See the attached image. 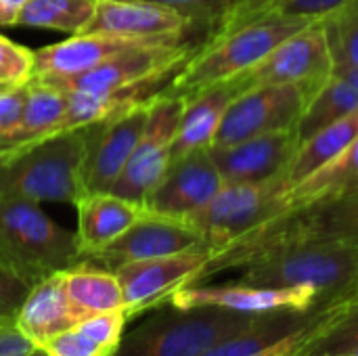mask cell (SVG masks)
Returning a JSON list of instances; mask_svg holds the SVG:
<instances>
[{
    "label": "cell",
    "mask_w": 358,
    "mask_h": 356,
    "mask_svg": "<svg viewBox=\"0 0 358 356\" xmlns=\"http://www.w3.org/2000/svg\"><path fill=\"white\" fill-rule=\"evenodd\" d=\"M348 0H245L231 10L220 25L208 36H224L245 23L260 19H308L321 21ZM206 38V40H208Z\"/></svg>",
    "instance_id": "cell-29"
},
{
    "label": "cell",
    "mask_w": 358,
    "mask_h": 356,
    "mask_svg": "<svg viewBox=\"0 0 358 356\" xmlns=\"http://www.w3.org/2000/svg\"><path fill=\"white\" fill-rule=\"evenodd\" d=\"M27 0H0V27L17 25L19 13L23 10Z\"/></svg>",
    "instance_id": "cell-38"
},
{
    "label": "cell",
    "mask_w": 358,
    "mask_h": 356,
    "mask_svg": "<svg viewBox=\"0 0 358 356\" xmlns=\"http://www.w3.org/2000/svg\"><path fill=\"white\" fill-rule=\"evenodd\" d=\"M358 136V111L329 124L327 128L319 130L304 143H300V149L289 166L287 180L289 187H298L308 176L331 164L340 153L346 151V147Z\"/></svg>",
    "instance_id": "cell-28"
},
{
    "label": "cell",
    "mask_w": 358,
    "mask_h": 356,
    "mask_svg": "<svg viewBox=\"0 0 358 356\" xmlns=\"http://www.w3.org/2000/svg\"><path fill=\"white\" fill-rule=\"evenodd\" d=\"M208 260L210 250L197 248L172 256L128 262L115 269L128 319L162 306L182 287L195 285L201 279Z\"/></svg>",
    "instance_id": "cell-11"
},
{
    "label": "cell",
    "mask_w": 358,
    "mask_h": 356,
    "mask_svg": "<svg viewBox=\"0 0 358 356\" xmlns=\"http://www.w3.org/2000/svg\"><path fill=\"white\" fill-rule=\"evenodd\" d=\"M25 356H48V353H46L44 348H38V346H36L34 350H29Z\"/></svg>",
    "instance_id": "cell-40"
},
{
    "label": "cell",
    "mask_w": 358,
    "mask_h": 356,
    "mask_svg": "<svg viewBox=\"0 0 358 356\" xmlns=\"http://www.w3.org/2000/svg\"><path fill=\"white\" fill-rule=\"evenodd\" d=\"M287 174L264 183H224V187L187 218L203 237L210 256L231 248L289 210Z\"/></svg>",
    "instance_id": "cell-6"
},
{
    "label": "cell",
    "mask_w": 358,
    "mask_h": 356,
    "mask_svg": "<svg viewBox=\"0 0 358 356\" xmlns=\"http://www.w3.org/2000/svg\"><path fill=\"white\" fill-rule=\"evenodd\" d=\"M67 105L69 97L65 90L34 76L27 82V97L17 126L6 138L0 141V155L57 134Z\"/></svg>",
    "instance_id": "cell-23"
},
{
    "label": "cell",
    "mask_w": 358,
    "mask_h": 356,
    "mask_svg": "<svg viewBox=\"0 0 358 356\" xmlns=\"http://www.w3.org/2000/svg\"><path fill=\"white\" fill-rule=\"evenodd\" d=\"M308 19H260L224 36L208 38L174 73L164 92L189 99L203 88L227 82L258 65L277 44L302 31Z\"/></svg>",
    "instance_id": "cell-4"
},
{
    "label": "cell",
    "mask_w": 358,
    "mask_h": 356,
    "mask_svg": "<svg viewBox=\"0 0 358 356\" xmlns=\"http://www.w3.org/2000/svg\"><path fill=\"white\" fill-rule=\"evenodd\" d=\"M222 187L224 180L210 155V147L195 149L170 162L168 170L149 193L145 208L153 214L187 220Z\"/></svg>",
    "instance_id": "cell-15"
},
{
    "label": "cell",
    "mask_w": 358,
    "mask_h": 356,
    "mask_svg": "<svg viewBox=\"0 0 358 356\" xmlns=\"http://www.w3.org/2000/svg\"><path fill=\"white\" fill-rule=\"evenodd\" d=\"M94 10L96 0H27L19 13L17 25L80 36L90 25Z\"/></svg>",
    "instance_id": "cell-31"
},
{
    "label": "cell",
    "mask_w": 358,
    "mask_h": 356,
    "mask_svg": "<svg viewBox=\"0 0 358 356\" xmlns=\"http://www.w3.org/2000/svg\"><path fill=\"white\" fill-rule=\"evenodd\" d=\"M4 88H8V86H6V84H0V92H2Z\"/></svg>",
    "instance_id": "cell-41"
},
{
    "label": "cell",
    "mask_w": 358,
    "mask_h": 356,
    "mask_svg": "<svg viewBox=\"0 0 358 356\" xmlns=\"http://www.w3.org/2000/svg\"><path fill=\"white\" fill-rule=\"evenodd\" d=\"M308 101L306 90L294 84L248 88L224 111L210 147H227L254 136L298 128Z\"/></svg>",
    "instance_id": "cell-9"
},
{
    "label": "cell",
    "mask_w": 358,
    "mask_h": 356,
    "mask_svg": "<svg viewBox=\"0 0 358 356\" xmlns=\"http://www.w3.org/2000/svg\"><path fill=\"white\" fill-rule=\"evenodd\" d=\"M27 97V82L8 86L0 92V141L6 138L17 126Z\"/></svg>",
    "instance_id": "cell-36"
},
{
    "label": "cell",
    "mask_w": 358,
    "mask_h": 356,
    "mask_svg": "<svg viewBox=\"0 0 358 356\" xmlns=\"http://www.w3.org/2000/svg\"><path fill=\"white\" fill-rule=\"evenodd\" d=\"M193 46L182 42H145L134 44L96 67L73 76H36L65 92H143L157 94V84L180 69L193 55ZM34 78V76H31Z\"/></svg>",
    "instance_id": "cell-7"
},
{
    "label": "cell",
    "mask_w": 358,
    "mask_h": 356,
    "mask_svg": "<svg viewBox=\"0 0 358 356\" xmlns=\"http://www.w3.org/2000/svg\"><path fill=\"white\" fill-rule=\"evenodd\" d=\"M174 308L216 306L241 315H273V313H310L319 308V298L308 287H256L248 283L229 285H187L170 298Z\"/></svg>",
    "instance_id": "cell-16"
},
{
    "label": "cell",
    "mask_w": 358,
    "mask_h": 356,
    "mask_svg": "<svg viewBox=\"0 0 358 356\" xmlns=\"http://www.w3.org/2000/svg\"><path fill=\"white\" fill-rule=\"evenodd\" d=\"M197 248H208L201 233L182 218L145 212L124 235L111 241L107 248L90 256L88 260L109 271L128 262L151 260L172 256Z\"/></svg>",
    "instance_id": "cell-14"
},
{
    "label": "cell",
    "mask_w": 358,
    "mask_h": 356,
    "mask_svg": "<svg viewBox=\"0 0 358 356\" xmlns=\"http://www.w3.org/2000/svg\"><path fill=\"white\" fill-rule=\"evenodd\" d=\"M78 245L88 260L120 235H124L145 212L147 208L124 199L115 193H92L84 195L78 204Z\"/></svg>",
    "instance_id": "cell-19"
},
{
    "label": "cell",
    "mask_w": 358,
    "mask_h": 356,
    "mask_svg": "<svg viewBox=\"0 0 358 356\" xmlns=\"http://www.w3.org/2000/svg\"><path fill=\"white\" fill-rule=\"evenodd\" d=\"M36 67V50L0 36V84L15 86L31 80Z\"/></svg>",
    "instance_id": "cell-34"
},
{
    "label": "cell",
    "mask_w": 358,
    "mask_h": 356,
    "mask_svg": "<svg viewBox=\"0 0 358 356\" xmlns=\"http://www.w3.org/2000/svg\"><path fill=\"white\" fill-rule=\"evenodd\" d=\"M334 71V59L321 21L277 44L258 65L235 76L243 90L256 86L294 84L313 99Z\"/></svg>",
    "instance_id": "cell-8"
},
{
    "label": "cell",
    "mask_w": 358,
    "mask_h": 356,
    "mask_svg": "<svg viewBox=\"0 0 358 356\" xmlns=\"http://www.w3.org/2000/svg\"><path fill=\"white\" fill-rule=\"evenodd\" d=\"M277 237L325 239L358 250V189L300 208H292L283 216L271 220L268 225L233 243L231 248Z\"/></svg>",
    "instance_id": "cell-13"
},
{
    "label": "cell",
    "mask_w": 358,
    "mask_h": 356,
    "mask_svg": "<svg viewBox=\"0 0 358 356\" xmlns=\"http://www.w3.org/2000/svg\"><path fill=\"white\" fill-rule=\"evenodd\" d=\"M90 126L65 130L0 155V197L76 206L84 197L82 164Z\"/></svg>",
    "instance_id": "cell-2"
},
{
    "label": "cell",
    "mask_w": 358,
    "mask_h": 356,
    "mask_svg": "<svg viewBox=\"0 0 358 356\" xmlns=\"http://www.w3.org/2000/svg\"><path fill=\"white\" fill-rule=\"evenodd\" d=\"M151 2H159L182 13L193 29H206L210 36L220 25V21L245 0H151Z\"/></svg>",
    "instance_id": "cell-33"
},
{
    "label": "cell",
    "mask_w": 358,
    "mask_h": 356,
    "mask_svg": "<svg viewBox=\"0 0 358 356\" xmlns=\"http://www.w3.org/2000/svg\"><path fill=\"white\" fill-rule=\"evenodd\" d=\"M145 44L105 34H80L36 50L34 76H73L96 67L120 50Z\"/></svg>",
    "instance_id": "cell-22"
},
{
    "label": "cell",
    "mask_w": 358,
    "mask_h": 356,
    "mask_svg": "<svg viewBox=\"0 0 358 356\" xmlns=\"http://www.w3.org/2000/svg\"><path fill=\"white\" fill-rule=\"evenodd\" d=\"M151 99L90 126L88 149L82 164L84 195L111 193L145 132Z\"/></svg>",
    "instance_id": "cell-12"
},
{
    "label": "cell",
    "mask_w": 358,
    "mask_h": 356,
    "mask_svg": "<svg viewBox=\"0 0 358 356\" xmlns=\"http://www.w3.org/2000/svg\"><path fill=\"white\" fill-rule=\"evenodd\" d=\"M358 189V136L331 164L289 191V210Z\"/></svg>",
    "instance_id": "cell-30"
},
{
    "label": "cell",
    "mask_w": 358,
    "mask_h": 356,
    "mask_svg": "<svg viewBox=\"0 0 358 356\" xmlns=\"http://www.w3.org/2000/svg\"><path fill=\"white\" fill-rule=\"evenodd\" d=\"M350 346H358V287L313 311L310 325L294 356H317Z\"/></svg>",
    "instance_id": "cell-24"
},
{
    "label": "cell",
    "mask_w": 358,
    "mask_h": 356,
    "mask_svg": "<svg viewBox=\"0 0 358 356\" xmlns=\"http://www.w3.org/2000/svg\"><path fill=\"white\" fill-rule=\"evenodd\" d=\"M65 294L80 319L124 311V294L115 271L84 260L63 273Z\"/></svg>",
    "instance_id": "cell-27"
},
{
    "label": "cell",
    "mask_w": 358,
    "mask_h": 356,
    "mask_svg": "<svg viewBox=\"0 0 358 356\" xmlns=\"http://www.w3.org/2000/svg\"><path fill=\"white\" fill-rule=\"evenodd\" d=\"M241 92L243 88L237 78H231L185 99V109L172 143V159L182 157L195 149H208L216 136L224 111Z\"/></svg>",
    "instance_id": "cell-20"
},
{
    "label": "cell",
    "mask_w": 358,
    "mask_h": 356,
    "mask_svg": "<svg viewBox=\"0 0 358 356\" xmlns=\"http://www.w3.org/2000/svg\"><path fill=\"white\" fill-rule=\"evenodd\" d=\"M36 346L19 332L15 319L0 321V356H25Z\"/></svg>",
    "instance_id": "cell-37"
},
{
    "label": "cell",
    "mask_w": 358,
    "mask_h": 356,
    "mask_svg": "<svg viewBox=\"0 0 358 356\" xmlns=\"http://www.w3.org/2000/svg\"><path fill=\"white\" fill-rule=\"evenodd\" d=\"M29 290L31 287L0 260V321L17 319Z\"/></svg>",
    "instance_id": "cell-35"
},
{
    "label": "cell",
    "mask_w": 358,
    "mask_h": 356,
    "mask_svg": "<svg viewBox=\"0 0 358 356\" xmlns=\"http://www.w3.org/2000/svg\"><path fill=\"white\" fill-rule=\"evenodd\" d=\"M0 260L29 287L84 262L76 231L57 225L34 199L0 197Z\"/></svg>",
    "instance_id": "cell-3"
},
{
    "label": "cell",
    "mask_w": 358,
    "mask_h": 356,
    "mask_svg": "<svg viewBox=\"0 0 358 356\" xmlns=\"http://www.w3.org/2000/svg\"><path fill=\"white\" fill-rule=\"evenodd\" d=\"M241 269V283L256 287H308L319 306L331 304L358 287V250L308 237H277L229 248L210 256L201 279Z\"/></svg>",
    "instance_id": "cell-1"
},
{
    "label": "cell",
    "mask_w": 358,
    "mask_h": 356,
    "mask_svg": "<svg viewBox=\"0 0 358 356\" xmlns=\"http://www.w3.org/2000/svg\"><path fill=\"white\" fill-rule=\"evenodd\" d=\"M334 67H358V0H348L321 19Z\"/></svg>",
    "instance_id": "cell-32"
},
{
    "label": "cell",
    "mask_w": 358,
    "mask_h": 356,
    "mask_svg": "<svg viewBox=\"0 0 358 356\" xmlns=\"http://www.w3.org/2000/svg\"><path fill=\"white\" fill-rule=\"evenodd\" d=\"M126 323L128 315L124 311L92 315L50 338L42 348L48 356H115Z\"/></svg>",
    "instance_id": "cell-25"
},
{
    "label": "cell",
    "mask_w": 358,
    "mask_h": 356,
    "mask_svg": "<svg viewBox=\"0 0 358 356\" xmlns=\"http://www.w3.org/2000/svg\"><path fill=\"white\" fill-rule=\"evenodd\" d=\"M317 356H358V346H350L344 350H334V353H323V355Z\"/></svg>",
    "instance_id": "cell-39"
},
{
    "label": "cell",
    "mask_w": 358,
    "mask_h": 356,
    "mask_svg": "<svg viewBox=\"0 0 358 356\" xmlns=\"http://www.w3.org/2000/svg\"><path fill=\"white\" fill-rule=\"evenodd\" d=\"M264 317L216 306L157 313L122 338L115 356H203L220 342L250 332Z\"/></svg>",
    "instance_id": "cell-5"
},
{
    "label": "cell",
    "mask_w": 358,
    "mask_h": 356,
    "mask_svg": "<svg viewBox=\"0 0 358 356\" xmlns=\"http://www.w3.org/2000/svg\"><path fill=\"white\" fill-rule=\"evenodd\" d=\"M298 149V128H289L227 147H210V155L224 183H264L287 174Z\"/></svg>",
    "instance_id": "cell-18"
},
{
    "label": "cell",
    "mask_w": 358,
    "mask_h": 356,
    "mask_svg": "<svg viewBox=\"0 0 358 356\" xmlns=\"http://www.w3.org/2000/svg\"><path fill=\"white\" fill-rule=\"evenodd\" d=\"M189 19L151 0H96V10L84 34H105L136 42H180Z\"/></svg>",
    "instance_id": "cell-17"
},
{
    "label": "cell",
    "mask_w": 358,
    "mask_h": 356,
    "mask_svg": "<svg viewBox=\"0 0 358 356\" xmlns=\"http://www.w3.org/2000/svg\"><path fill=\"white\" fill-rule=\"evenodd\" d=\"M15 321L19 332L38 348H42L50 338L78 325L82 319L65 294L63 273L50 275L36 283Z\"/></svg>",
    "instance_id": "cell-21"
},
{
    "label": "cell",
    "mask_w": 358,
    "mask_h": 356,
    "mask_svg": "<svg viewBox=\"0 0 358 356\" xmlns=\"http://www.w3.org/2000/svg\"><path fill=\"white\" fill-rule=\"evenodd\" d=\"M182 109L185 99L164 90L151 99L145 132L111 193L145 206L149 193L170 166L172 143L180 124Z\"/></svg>",
    "instance_id": "cell-10"
},
{
    "label": "cell",
    "mask_w": 358,
    "mask_h": 356,
    "mask_svg": "<svg viewBox=\"0 0 358 356\" xmlns=\"http://www.w3.org/2000/svg\"><path fill=\"white\" fill-rule=\"evenodd\" d=\"M358 111V67H334L321 90L306 103L298 124L300 143Z\"/></svg>",
    "instance_id": "cell-26"
}]
</instances>
